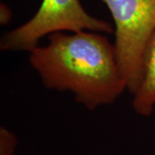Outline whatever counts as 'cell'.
Returning <instances> with one entry per match:
<instances>
[{
	"mask_svg": "<svg viewBox=\"0 0 155 155\" xmlns=\"http://www.w3.org/2000/svg\"><path fill=\"white\" fill-rule=\"evenodd\" d=\"M28 53L46 88L69 91L91 110L110 104L127 91L115 46L103 34L56 32L46 46Z\"/></svg>",
	"mask_w": 155,
	"mask_h": 155,
	"instance_id": "1",
	"label": "cell"
},
{
	"mask_svg": "<svg viewBox=\"0 0 155 155\" xmlns=\"http://www.w3.org/2000/svg\"><path fill=\"white\" fill-rule=\"evenodd\" d=\"M102 1L113 18L118 65L134 95L142 79L146 47L155 31V0Z\"/></svg>",
	"mask_w": 155,
	"mask_h": 155,
	"instance_id": "2",
	"label": "cell"
},
{
	"mask_svg": "<svg viewBox=\"0 0 155 155\" xmlns=\"http://www.w3.org/2000/svg\"><path fill=\"white\" fill-rule=\"evenodd\" d=\"M92 31L114 33L110 22L91 16L79 0H42L28 22L6 33L0 41L2 51H28L39 46L46 35L56 32Z\"/></svg>",
	"mask_w": 155,
	"mask_h": 155,
	"instance_id": "3",
	"label": "cell"
},
{
	"mask_svg": "<svg viewBox=\"0 0 155 155\" xmlns=\"http://www.w3.org/2000/svg\"><path fill=\"white\" fill-rule=\"evenodd\" d=\"M132 106L142 116L152 115L155 107V31L147 44L143 58V74L137 91L133 95Z\"/></svg>",
	"mask_w": 155,
	"mask_h": 155,
	"instance_id": "4",
	"label": "cell"
},
{
	"mask_svg": "<svg viewBox=\"0 0 155 155\" xmlns=\"http://www.w3.org/2000/svg\"><path fill=\"white\" fill-rule=\"evenodd\" d=\"M17 145L16 135L6 127L0 128V155H14Z\"/></svg>",
	"mask_w": 155,
	"mask_h": 155,
	"instance_id": "5",
	"label": "cell"
},
{
	"mask_svg": "<svg viewBox=\"0 0 155 155\" xmlns=\"http://www.w3.org/2000/svg\"><path fill=\"white\" fill-rule=\"evenodd\" d=\"M0 20L1 24L5 25L11 21V10L5 5H1V15H0Z\"/></svg>",
	"mask_w": 155,
	"mask_h": 155,
	"instance_id": "6",
	"label": "cell"
}]
</instances>
